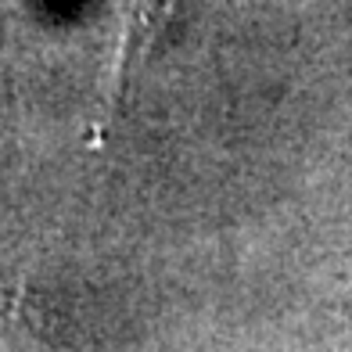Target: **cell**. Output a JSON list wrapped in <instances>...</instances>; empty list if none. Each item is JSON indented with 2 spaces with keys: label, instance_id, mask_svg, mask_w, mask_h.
I'll return each mask as SVG.
<instances>
[{
  "label": "cell",
  "instance_id": "obj_2",
  "mask_svg": "<svg viewBox=\"0 0 352 352\" xmlns=\"http://www.w3.org/2000/svg\"><path fill=\"white\" fill-rule=\"evenodd\" d=\"M4 119H8V79H4V65H0V137H4Z\"/></svg>",
  "mask_w": 352,
  "mask_h": 352
},
{
  "label": "cell",
  "instance_id": "obj_1",
  "mask_svg": "<svg viewBox=\"0 0 352 352\" xmlns=\"http://www.w3.org/2000/svg\"><path fill=\"white\" fill-rule=\"evenodd\" d=\"M180 8V0H133L126 14V36L119 43V61H116V87L119 94L130 87V79L140 72V65L151 58L155 43L162 40L169 19Z\"/></svg>",
  "mask_w": 352,
  "mask_h": 352
}]
</instances>
